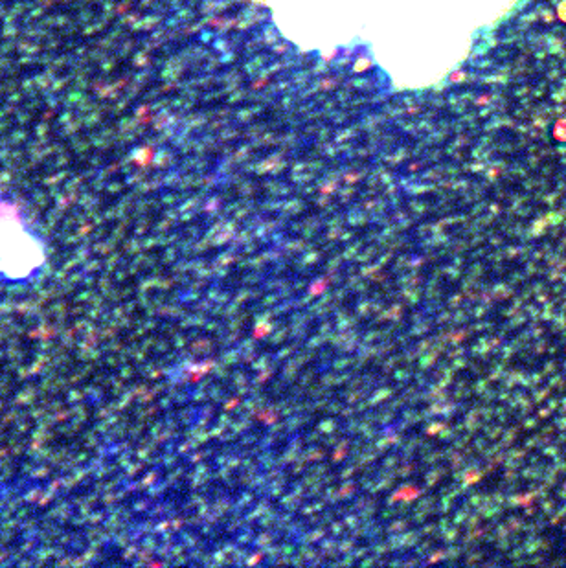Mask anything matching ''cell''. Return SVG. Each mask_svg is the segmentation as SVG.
Segmentation results:
<instances>
[{
  "instance_id": "obj_1",
  "label": "cell",
  "mask_w": 566,
  "mask_h": 568,
  "mask_svg": "<svg viewBox=\"0 0 566 568\" xmlns=\"http://www.w3.org/2000/svg\"><path fill=\"white\" fill-rule=\"evenodd\" d=\"M45 263V248L30 230L17 204L0 201V276L21 281Z\"/></svg>"
}]
</instances>
